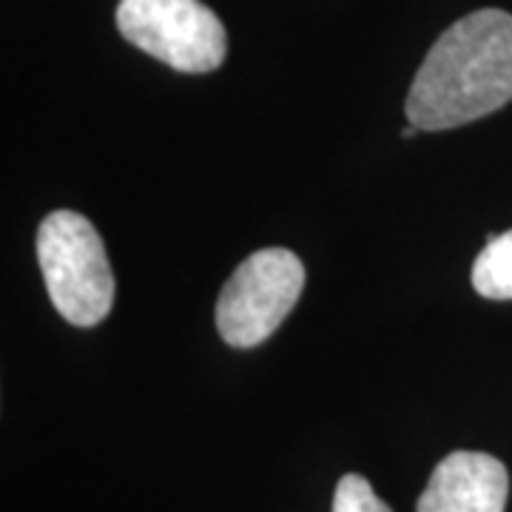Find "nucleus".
<instances>
[{
    "label": "nucleus",
    "mask_w": 512,
    "mask_h": 512,
    "mask_svg": "<svg viewBox=\"0 0 512 512\" xmlns=\"http://www.w3.org/2000/svg\"><path fill=\"white\" fill-rule=\"evenodd\" d=\"M473 288L484 299H512V231L487 237L473 265Z\"/></svg>",
    "instance_id": "423d86ee"
},
{
    "label": "nucleus",
    "mask_w": 512,
    "mask_h": 512,
    "mask_svg": "<svg viewBox=\"0 0 512 512\" xmlns=\"http://www.w3.org/2000/svg\"><path fill=\"white\" fill-rule=\"evenodd\" d=\"M117 29L131 46L185 74L220 69L228 37L200 0H120Z\"/></svg>",
    "instance_id": "20e7f679"
},
{
    "label": "nucleus",
    "mask_w": 512,
    "mask_h": 512,
    "mask_svg": "<svg viewBox=\"0 0 512 512\" xmlns=\"http://www.w3.org/2000/svg\"><path fill=\"white\" fill-rule=\"evenodd\" d=\"M333 512H393L376 490L370 487V481L356 473L339 478L336 495H333Z\"/></svg>",
    "instance_id": "0eeeda50"
},
{
    "label": "nucleus",
    "mask_w": 512,
    "mask_h": 512,
    "mask_svg": "<svg viewBox=\"0 0 512 512\" xmlns=\"http://www.w3.org/2000/svg\"><path fill=\"white\" fill-rule=\"evenodd\" d=\"M305 288V265L288 248L256 251L225 282L217 299V330L231 348L248 350L274 336Z\"/></svg>",
    "instance_id": "7ed1b4c3"
},
{
    "label": "nucleus",
    "mask_w": 512,
    "mask_h": 512,
    "mask_svg": "<svg viewBox=\"0 0 512 512\" xmlns=\"http://www.w3.org/2000/svg\"><path fill=\"white\" fill-rule=\"evenodd\" d=\"M37 259L57 313L77 328L100 325L114 302L103 239L77 211H55L37 228Z\"/></svg>",
    "instance_id": "f03ea898"
},
{
    "label": "nucleus",
    "mask_w": 512,
    "mask_h": 512,
    "mask_svg": "<svg viewBox=\"0 0 512 512\" xmlns=\"http://www.w3.org/2000/svg\"><path fill=\"white\" fill-rule=\"evenodd\" d=\"M419 131H421L419 126H413V123H410V126H407V128H402V137H404V140H410V137H416Z\"/></svg>",
    "instance_id": "6e6552de"
},
{
    "label": "nucleus",
    "mask_w": 512,
    "mask_h": 512,
    "mask_svg": "<svg viewBox=\"0 0 512 512\" xmlns=\"http://www.w3.org/2000/svg\"><path fill=\"white\" fill-rule=\"evenodd\" d=\"M512 100V15L478 9L433 43L407 94V120L447 131L481 120Z\"/></svg>",
    "instance_id": "f257e3e1"
},
{
    "label": "nucleus",
    "mask_w": 512,
    "mask_h": 512,
    "mask_svg": "<svg viewBox=\"0 0 512 512\" xmlns=\"http://www.w3.org/2000/svg\"><path fill=\"white\" fill-rule=\"evenodd\" d=\"M507 467L495 456L456 450L439 461L419 498V512H504Z\"/></svg>",
    "instance_id": "39448f33"
}]
</instances>
